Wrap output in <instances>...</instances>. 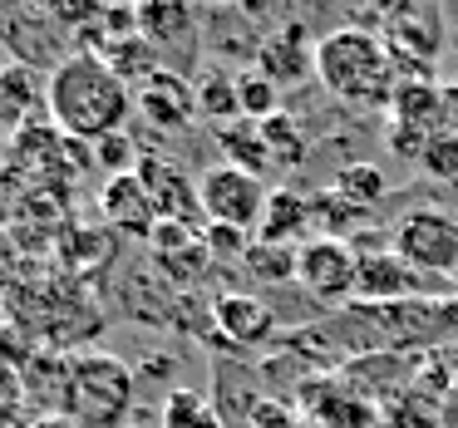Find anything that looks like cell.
<instances>
[{"instance_id": "cell-24", "label": "cell", "mask_w": 458, "mask_h": 428, "mask_svg": "<svg viewBox=\"0 0 458 428\" xmlns=\"http://www.w3.org/2000/svg\"><path fill=\"white\" fill-rule=\"evenodd\" d=\"M247 428H306V418H301V408L291 404V399H261L257 414L247 418Z\"/></svg>"}, {"instance_id": "cell-3", "label": "cell", "mask_w": 458, "mask_h": 428, "mask_svg": "<svg viewBox=\"0 0 458 428\" xmlns=\"http://www.w3.org/2000/svg\"><path fill=\"white\" fill-rule=\"evenodd\" d=\"M133 408V369L104 349H84L70 359V399L64 418L80 428H123Z\"/></svg>"}, {"instance_id": "cell-20", "label": "cell", "mask_w": 458, "mask_h": 428, "mask_svg": "<svg viewBox=\"0 0 458 428\" xmlns=\"http://www.w3.org/2000/svg\"><path fill=\"white\" fill-rule=\"evenodd\" d=\"M296 256H301V247L251 241V251L242 256V266H247V271H251V281H261V286H281V281L296 276Z\"/></svg>"}, {"instance_id": "cell-2", "label": "cell", "mask_w": 458, "mask_h": 428, "mask_svg": "<svg viewBox=\"0 0 458 428\" xmlns=\"http://www.w3.org/2000/svg\"><path fill=\"white\" fill-rule=\"evenodd\" d=\"M316 80L345 109H389L399 89V70L389 45L369 25H340L316 40Z\"/></svg>"}, {"instance_id": "cell-19", "label": "cell", "mask_w": 458, "mask_h": 428, "mask_svg": "<svg viewBox=\"0 0 458 428\" xmlns=\"http://www.w3.org/2000/svg\"><path fill=\"white\" fill-rule=\"evenodd\" d=\"M385 172L375 168V163H345V168L335 172V182H330V192L335 197H345V202H355V207H375L379 197H385Z\"/></svg>"}, {"instance_id": "cell-4", "label": "cell", "mask_w": 458, "mask_h": 428, "mask_svg": "<svg viewBox=\"0 0 458 428\" xmlns=\"http://www.w3.org/2000/svg\"><path fill=\"white\" fill-rule=\"evenodd\" d=\"M389 247H394V256L409 261L419 276L454 281V271H458V217H448V212H438V207H414L394 222Z\"/></svg>"}, {"instance_id": "cell-6", "label": "cell", "mask_w": 458, "mask_h": 428, "mask_svg": "<svg viewBox=\"0 0 458 428\" xmlns=\"http://www.w3.org/2000/svg\"><path fill=\"white\" fill-rule=\"evenodd\" d=\"M296 408L310 428H379V404H369L340 369L310 374L296 394Z\"/></svg>"}, {"instance_id": "cell-1", "label": "cell", "mask_w": 458, "mask_h": 428, "mask_svg": "<svg viewBox=\"0 0 458 428\" xmlns=\"http://www.w3.org/2000/svg\"><path fill=\"white\" fill-rule=\"evenodd\" d=\"M45 104H50V119L64 138L104 143L114 133H123V119L133 109V89L104 64L99 50H70L50 70Z\"/></svg>"}, {"instance_id": "cell-25", "label": "cell", "mask_w": 458, "mask_h": 428, "mask_svg": "<svg viewBox=\"0 0 458 428\" xmlns=\"http://www.w3.org/2000/svg\"><path fill=\"white\" fill-rule=\"evenodd\" d=\"M94 153H99V168L109 172V178H119V172H139V168H133V163H139V153H133L129 133H114V138L94 143Z\"/></svg>"}, {"instance_id": "cell-26", "label": "cell", "mask_w": 458, "mask_h": 428, "mask_svg": "<svg viewBox=\"0 0 458 428\" xmlns=\"http://www.w3.org/2000/svg\"><path fill=\"white\" fill-rule=\"evenodd\" d=\"M385 143H389V153H399V158H409V163H419V158H424V148H428L424 133L404 129V123H389V129H385Z\"/></svg>"}, {"instance_id": "cell-28", "label": "cell", "mask_w": 458, "mask_h": 428, "mask_svg": "<svg viewBox=\"0 0 458 428\" xmlns=\"http://www.w3.org/2000/svg\"><path fill=\"white\" fill-rule=\"evenodd\" d=\"M438 418H444V428H458V374H454V384H448V394H444Z\"/></svg>"}, {"instance_id": "cell-17", "label": "cell", "mask_w": 458, "mask_h": 428, "mask_svg": "<svg viewBox=\"0 0 458 428\" xmlns=\"http://www.w3.org/2000/svg\"><path fill=\"white\" fill-rule=\"evenodd\" d=\"M217 143H222V153L232 158V168L257 172V178L271 172V153H267V138H261L257 123H247V129H217Z\"/></svg>"}, {"instance_id": "cell-29", "label": "cell", "mask_w": 458, "mask_h": 428, "mask_svg": "<svg viewBox=\"0 0 458 428\" xmlns=\"http://www.w3.org/2000/svg\"><path fill=\"white\" fill-rule=\"evenodd\" d=\"M25 428H80V424H70V418H64V414H50V418H30V424H25Z\"/></svg>"}, {"instance_id": "cell-21", "label": "cell", "mask_w": 458, "mask_h": 428, "mask_svg": "<svg viewBox=\"0 0 458 428\" xmlns=\"http://www.w3.org/2000/svg\"><path fill=\"white\" fill-rule=\"evenodd\" d=\"M261 138H267V153L271 163H281V168H296L301 158H306V138H301V123L291 119V113H276V119L257 123Z\"/></svg>"}, {"instance_id": "cell-15", "label": "cell", "mask_w": 458, "mask_h": 428, "mask_svg": "<svg viewBox=\"0 0 458 428\" xmlns=\"http://www.w3.org/2000/svg\"><path fill=\"white\" fill-rule=\"evenodd\" d=\"M192 99H198V113L202 119H212V123H232L237 119V80L232 74H222V70H192Z\"/></svg>"}, {"instance_id": "cell-18", "label": "cell", "mask_w": 458, "mask_h": 428, "mask_svg": "<svg viewBox=\"0 0 458 428\" xmlns=\"http://www.w3.org/2000/svg\"><path fill=\"white\" fill-rule=\"evenodd\" d=\"M237 109L247 123H267L281 113V89L261 70H242L237 74Z\"/></svg>"}, {"instance_id": "cell-5", "label": "cell", "mask_w": 458, "mask_h": 428, "mask_svg": "<svg viewBox=\"0 0 458 428\" xmlns=\"http://www.w3.org/2000/svg\"><path fill=\"white\" fill-rule=\"evenodd\" d=\"M267 202H271V188L267 178L257 172H242L232 163H217V168L202 172L198 182V207L212 227H237V231H261V217H267Z\"/></svg>"}, {"instance_id": "cell-11", "label": "cell", "mask_w": 458, "mask_h": 428, "mask_svg": "<svg viewBox=\"0 0 458 428\" xmlns=\"http://www.w3.org/2000/svg\"><path fill=\"white\" fill-rule=\"evenodd\" d=\"M448 104H454V94L438 89V80H409V84H399V89H394L389 123H404V129L434 138V133L448 129Z\"/></svg>"}, {"instance_id": "cell-7", "label": "cell", "mask_w": 458, "mask_h": 428, "mask_svg": "<svg viewBox=\"0 0 458 428\" xmlns=\"http://www.w3.org/2000/svg\"><path fill=\"white\" fill-rule=\"evenodd\" d=\"M296 281L316 300H326V306H350L355 281H360L355 247H350V241H340V237H310V241H301Z\"/></svg>"}, {"instance_id": "cell-30", "label": "cell", "mask_w": 458, "mask_h": 428, "mask_svg": "<svg viewBox=\"0 0 458 428\" xmlns=\"http://www.w3.org/2000/svg\"><path fill=\"white\" fill-rule=\"evenodd\" d=\"M448 349V359H454V369H458V345H444Z\"/></svg>"}, {"instance_id": "cell-10", "label": "cell", "mask_w": 458, "mask_h": 428, "mask_svg": "<svg viewBox=\"0 0 458 428\" xmlns=\"http://www.w3.org/2000/svg\"><path fill=\"white\" fill-rule=\"evenodd\" d=\"M133 104L143 109V119L158 123V129H188L198 119V99H192V80H182L178 70H158L139 94Z\"/></svg>"}, {"instance_id": "cell-9", "label": "cell", "mask_w": 458, "mask_h": 428, "mask_svg": "<svg viewBox=\"0 0 458 428\" xmlns=\"http://www.w3.org/2000/svg\"><path fill=\"white\" fill-rule=\"evenodd\" d=\"M212 320H217L222 340L237 345V349H261L271 335H276V310H271L267 300H257V296H242V290L217 296Z\"/></svg>"}, {"instance_id": "cell-12", "label": "cell", "mask_w": 458, "mask_h": 428, "mask_svg": "<svg viewBox=\"0 0 458 428\" xmlns=\"http://www.w3.org/2000/svg\"><path fill=\"white\" fill-rule=\"evenodd\" d=\"M257 70L267 74L276 89L306 80V74H316V40H306L301 25H286L281 35H271V40L257 45Z\"/></svg>"}, {"instance_id": "cell-8", "label": "cell", "mask_w": 458, "mask_h": 428, "mask_svg": "<svg viewBox=\"0 0 458 428\" xmlns=\"http://www.w3.org/2000/svg\"><path fill=\"white\" fill-rule=\"evenodd\" d=\"M99 212L109 217V227L129 231V237H148V231L158 227V202H153L148 182H143L139 172H119V178L104 182Z\"/></svg>"}, {"instance_id": "cell-22", "label": "cell", "mask_w": 458, "mask_h": 428, "mask_svg": "<svg viewBox=\"0 0 458 428\" xmlns=\"http://www.w3.org/2000/svg\"><path fill=\"white\" fill-rule=\"evenodd\" d=\"M419 168H424L434 182H458V129L434 133L428 148H424V158H419Z\"/></svg>"}, {"instance_id": "cell-16", "label": "cell", "mask_w": 458, "mask_h": 428, "mask_svg": "<svg viewBox=\"0 0 458 428\" xmlns=\"http://www.w3.org/2000/svg\"><path fill=\"white\" fill-rule=\"evenodd\" d=\"M163 428H227V424H222L217 404L208 394H198V389H173L163 399Z\"/></svg>"}, {"instance_id": "cell-27", "label": "cell", "mask_w": 458, "mask_h": 428, "mask_svg": "<svg viewBox=\"0 0 458 428\" xmlns=\"http://www.w3.org/2000/svg\"><path fill=\"white\" fill-rule=\"evenodd\" d=\"M21 399H25V394H21V374L0 365V408H15Z\"/></svg>"}, {"instance_id": "cell-13", "label": "cell", "mask_w": 458, "mask_h": 428, "mask_svg": "<svg viewBox=\"0 0 458 428\" xmlns=\"http://www.w3.org/2000/svg\"><path fill=\"white\" fill-rule=\"evenodd\" d=\"M139 35L153 45V50H188L198 40V11L182 5V0H153V5H139Z\"/></svg>"}, {"instance_id": "cell-14", "label": "cell", "mask_w": 458, "mask_h": 428, "mask_svg": "<svg viewBox=\"0 0 458 428\" xmlns=\"http://www.w3.org/2000/svg\"><path fill=\"white\" fill-rule=\"evenodd\" d=\"M310 197L291 188H276L267 202V217H261V237L257 241H276V247H301V237L310 241Z\"/></svg>"}, {"instance_id": "cell-23", "label": "cell", "mask_w": 458, "mask_h": 428, "mask_svg": "<svg viewBox=\"0 0 458 428\" xmlns=\"http://www.w3.org/2000/svg\"><path fill=\"white\" fill-rule=\"evenodd\" d=\"M202 247H208L212 261H242L251 251V237H247V231H237V227H212V222H208Z\"/></svg>"}]
</instances>
